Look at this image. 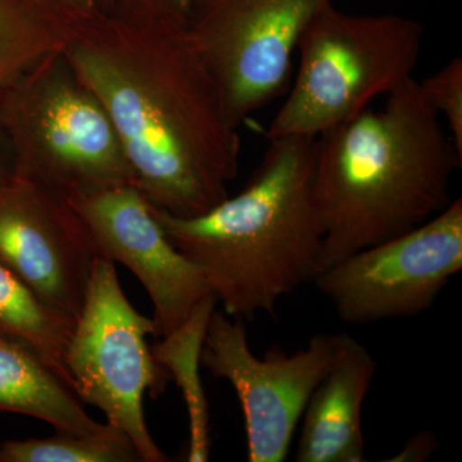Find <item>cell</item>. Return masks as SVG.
I'll list each match as a JSON object with an SVG mask.
<instances>
[{"instance_id":"obj_13","label":"cell","mask_w":462,"mask_h":462,"mask_svg":"<svg viewBox=\"0 0 462 462\" xmlns=\"http://www.w3.org/2000/svg\"><path fill=\"white\" fill-rule=\"evenodd\" d=\"M0 411L48 422L57 431L93 433L100 422L50 367L23 346L0 338Z\"/></svg>"},{"instance_id":"obj_19","label":"cell","mask_w":462,"mask_h":462,"mask_svg":"<svg viewBox=\"0 0 462 462\" xmlns=\"http://www.w3.org/2000/svg\"><path fill=\"white\" fill-rule=\"evenodd\" d=\"M437 437L430 431H421L407 440L406 446L400 454L389 458L393 462H420L427 461L437 451Z\"/></svg>"},{"instance_id":"obj_14","label":"cell","mask_w":462,"mask_h":462,"mask_svg":"<svg viewBox=\"0 0 462 462\" xmlns=\"http://www.w3.org/2000/svg\"><path fill=\"white\" fill-rule=\"evenodd\" d=\"M75 324V319L45 303L0 263V338L32 352L74 393L75 383L65 357Z\"/></svg>"},{"instance_id":"obj_21","label":"cell","mask_w":462,"mask_h":462,"mask_svg":"<svg viewBox=\"0 0 462 462\" xmlns=\"http://www.w3.org/2000/svg\"><path fill=\"white\" fill-rule=\"evenodd\" d=\"M12 171H14V165H12L11 149H9L7 136L0 124V179L5 178Z\"/></svg>"},{"instance_id":"obj_12","label":"cell","mask_w":462,"mask_h":462,"mask_svg":"<svg viewBox=\"0 0 462 462\" xmlns=\"http://www.w3.org/2000/svg\"><path fill=\"white\" fill-rule=\"evenodd\" d=\"M378 365L366 346L343 334L329 372L303 411L298 462H364L363 409Z\"/></svg>"},{"instance_id":"obj_9","label":"cell","mask_w":462,"mask_h":462,"mask_svg":"<svg viewBox=\"0 0 462 462\" xmlns=\"http://www.w3.org/2000/svg\"><path fill=\"white\" fill-rule=\"evenodd\" d=\"M327 2L209 0L191 14V35L234 127L281 94L300 36Z\"/></svg>"},{"instance_id":"obj_8","label":"cell","mask_w":462,"mask_h":462,"mask_svg":"<svg viewBox=\"0 0 462 462\" xmlns=\"http://www.w3.org/2000/svg\"><path fill=\"white\" fill-rule=\"evenodd\" d=\"M343 334H316L309 345L289 355L273 348L257 357L248 345L242 319L212 312L200 364L227 380L245 415L249 462H282L310 397L329 372Z\"/></svg>"},{"instance_id":"obj_4","label":"cell","mask_w":462,"mask_h":462,"mask_svg":"<svg viewBox=\"0 0 462 462\" xmlns=\"http://www.w3.org/2000/svg\"><path fill=\"white\" fill-rule=\"evenodd\" d=\"M422 27L398 14H349L333 2L311 18L298 44V71L267 139L318 138L415 78Z\"/></svg>"},{"instance_id":"obj_17","label":"cell","mask_w":462,"mask_h":462,"mask_svg":"<svg viewBox=\"0 0 462 462\" xmlns=\"http://www.w3.org/2000/svg\"><path fill=\"white\" fill-rule=\"evenodd\" d=\"M0 462H142L135 446L123 430L106 422L93 433L57 431L56 436L5 440Z\"/></svg>"},{"instance_id":"obj_11","label":"cell","mask_w":462,"mask_h":462,"mask_svg":"<svg viewBox=\"0 0 462 462\" xmlns=\"http://www.w3.org/2000/svg\"><path fill=\"white\" fill-rule=\"evenodd\" d=\"M69 202L99 257L124 264L147 291L156 336L178 330L205 298L214 296L202 270L167 238L138 188L117 185Z\"/></svg>"},{"instance_id":"obj_3","label":"cell","mask_w":462,"mask_h":462,"mask_svg":"<svg viewBox=\"0 0 462 462\" xmlns=\"http://www.w3.org/2000/svg\"><path fill=\"white\" fill-rule=\"evenodd\" d=\"M239 194L193 217L153 214L173 245L202 270L231 318L273 315L320 273L324 227L316 205V138L269 139Z\"/></svg>"},{"instance_id":"obj_7","label":"cell","mask_w":462,"mask_h":462,"mask_svg":"<svg viewBox=\"0 0 462 462\" xmlns=\"http://www.w3.org/2000/svg\"><path fill=\"white\" fill-rule=\"evenodd\" d=\"M462 269V199L415 229L355 252L322 270L314 284L340 320L369 325L415 318Z\"/></svg>"},{"instance_id":"obj_10","label":"cell","mask_w":462,"mask_h":462,"mask_svg":"<svg viewBox=\"0 0 462 462\" xmlns=\"http://www.w3.org/2000/svg\"><path fill=\"white\" fill-rule=\"evenodd\" d=\"M97 257L69 200L14 172L0 179V263L45 303L78 320Z\"/></svg>"},{"instance_id":"obj_23","label":"cell","mask_w":462,"mask_h":462,"mask_svg":"<svg viewBox=\"0 0 462 462\" xmlns=\"http://www.w3.org/2000/svg\"><path fill=\"white\" fill-rule=\"evenodd\" d=\"M115 0H99L100 9L108 8Z\"/></svg>"},{"instance_id":"obj_16","label":"cell","mask_w":462,"mask_h":462,"mask_svg":"<svg viewBox=\"0 0 462 462\" xmlns=\"http://www.w3.org/2000/svg\"><path fill=\"white\" fill-rule=\"evenodd\" d=\"M74 21L38 0H0V91L63 51Z\"/></svg>"},{"instance_id":"obj_20","label":"cell","mask_w":462,"mask_h":462,"mask_svg":"<svg viewBox=\"0 0 462 462\" xmlns=\"http://www.w3.org/2000/svg\"><path fill=\"white\" fill-rule=\"evenodd\" d=\"M69 20L90 16L100 9L99 0H38Z\"/></svg>"},{"instance_id":"obj_22","label":"cell","mask_w":462,"mask_h":462,"mask_svg":"<svg viewBox=\"0 0 462 462\" xmlns=\"http://www.w3.org/2000/svg\"><path fill=\"white\" fill-rule=\"evenodd\" d=\"M171 2L175 7H178L181 12H184L187 16L190 17L197 9L202 7V5H206L209 0H171Z\"/></svg>"},{"instance_id":"obj_2","label":"cell","mask_w":462,"mask_h":462,"mask_svg":"<svg viewBox=\"0 0 462 462\" xmlns=\"http://www.w3.org/2000/svg\"><path fill=\"white\" fill-rule=\"evenodd\" d=\"M384 98L382 107L367 108L316 138L320 273L420 226L454 200L462 154L419 81L413 78Z\"/></svg>"},{"instance_id":"obj_6","label":"cell","mask_w":462,"mask_h":462,"mask_svg":"<svg viewBox=\"0 0 462 462\" xmlns=\"http://www.w3.org/2000/svg\"><path fill=\"white\" fill-rule=\"evenodd\" d=\"M148 336H156L153 318L136 311L125 296L115 263L97 257L66 351L76 396L123 430L142 462H166L169 457L149 433L143 411L145 393L160 396L169 380L148 346Z\"/></svg>"},{"instance_id":"obj_18","label":"cell","mask_w":462,"mask_h":462,"mask_svg":"<svg viewBox=\"0 0 462 462\" xmlns=\"http://www.w3.org/2000/svg\"><path fill=\"white\" fill-rule=\"evenodd\" d=\"M425 100L445 125L449 138L462 154V60L454 57L442 69L419 81Z\"/></svg>"},{"instance_id":"obj_15","label":"cell","mask_w":462,"mask_h":462,"mask_svg":"<svg viewBox=\"0 0 462 462\" xmlns=\"http://www.w3.org/2000/svg\"><path fill=\"white\" fill-rule=\"evenodd\" d=\"M216 298H205L193 314L178 330L163 337L152 348L154 358L180 388L189 416V452L188 461L205 462L209 458V412L202 380L199 375L200 354L207 327L215 307Z\"/></svg>"},{"instance_id":"obj_5","label":"cell","mask_w":462,"mask_h":462,"mask_svg":"<svg viewBox=\"0 0 462 462\" xmlns=\"http://www.w3.org/2000/svg\"><path fill=\"white\" fill-rule=\"evenodd\" d=\"M0 124L14 173L74 199L134 185L118 134L63 51L0 91Z\"/></svg>"},{"instance_id":"obj_1","label":"cell","mask_w":462,"mask_h":462,"mask_svg":"<svg viewBox=\"0 0 462 462\" xmlns=\"http://www.w3.org/2000/svg\"><path fill=\"white\" fill-rule=\"evenodd\" d=\"M63 53L106 108L134 176L154 208L205 214L229 197L240 136L225 114L171 0H115L72 23Z\"/></svg>"}]
</instances>
